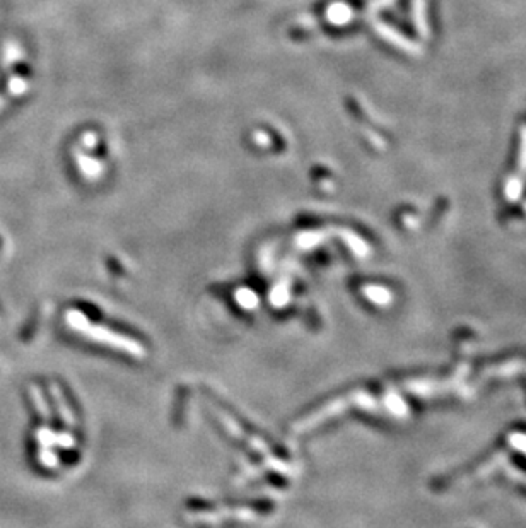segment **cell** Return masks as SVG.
Returning a JSON list of instances; mask_svg holds the SVG:
<instances>
[{
	"label": "cell",
	"mask_w": 526,
	"mask_h": 528,
	"mask_svg": "<svg viewBox=\"0 0 526 528\" xmlns=\"http://www.w3.org/2000/svg\"><path fill=\"white\" fill-rule=\"evenodd\" d=\"M236 301H238L243 308H248V310H251V308L258 305V298H256V294L250 289H239L238 294H236Z\"/></svg>",
	"instance_id": "cell-2"
},
{
	"label": "cell",
	"mask_w": 526,
	"mask_h": 528,
	"mask_svg": "<svg viewBox=\"0 0 526 528\" xmlns=\"http://www.w3.org/2000/svg\"><path fill=\"white\" fill-rule=\"evenodd\" d=\"M67 320L70 325H72V328H76V330L84 334L86 337H89V339L98 340V342L106 344V346H111L115 349H120V351H125L128 354L135 357H144V347L140 346L139 342L127 339V337L123 335L115 334V332L111 330H106V328L103 327L93 325L88 318L82 317L77 311H70Z\"/></svg>",
	"instance_id": "cell-1"
}]
</instances>
